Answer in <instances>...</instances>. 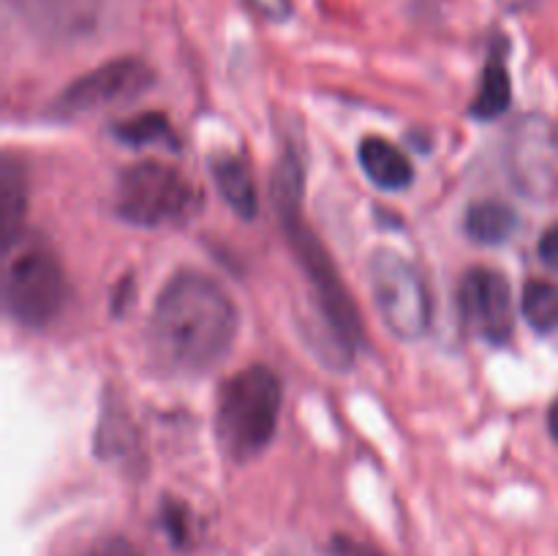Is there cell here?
I'll list each match as a JSON object with an SVG mask.
<instances>
[{"label":"cell","instance_id":"6da1fadb","mask_svg":"<svg viewBox=\"0 0 558 556\" xmlns=\"http://www.w3.org/2000/svg\"><path fill=\"white\" fill-rule=\"evenodd\" d=\"M238 336L232 298L196 270L169 278L153 311V343L158 358L183 374H205L227 358Z\"/></svg>","mask_w":558,"mask_h":556},{"label":"cell","instance_id":"7a4b0ae2","mask_svg":"<svg viewBox=\"0 0 558 556\" xmlns=\"http://www.w3.org/2000/svg\"><path fill=\"white\" fill-rule=\"evenodd\" d=\"M300 191H303V169H300L298 158L287 153L283 161L278 164L276 174H272V202H276L278 216H281L298 262L308 273L316 311L325 322V360L327 363L347 365L352 363L354 349L363 341V325H360V314L357 305L352 303V294L343 289L338 270L332 267L330 254L300 216Z\"/></svg>","mask_w":558,"mask_h":556},{"label":"cell","instance_id":"3957f363","mask_svg":"<svg viewBox=\"0 0 558 556\" xmlns=\"http://www.w3.org/2000/svg\"><path fill=\"white\" fill-rule=\"evenodd\" d=\"M283 390L276 371L248 365L221 385L216 401V442L232 461H251L276 436Z\"/></svg>","mask_w":558,"mask_h":556},{"label":"cell","instance_id":"277c9868","mask_svg":"<svg viewBox=\"0 0 558 556\" xmlns=\"http://www.w3.org/2000/svg\"><path fill=\"white\" fill-rule=\"evenodd\" d=\"M199 202L194 185L174 167L140 161L125 169L114 189V213L136 227H161L189 216Z\"/></svg>","mask_w":558,"mask_h":556},{"label":"cell","instance_id":"5b68a950","mask_svg":"<svg viewBox=\"0 0 558 556\" xmlns=\"http://www.w3.org/2000/svg\"><path fill=\"white\" fill-rule=\"evenodd\" d=\"M368 273L376 309L387 327L407 341L425 336L430 325V294L420 273L392 249H376Z\"/></svg>","mask_w":558,"mask_h":556},{"label":"cell","instance_id":"8992f818","mask_svg":"<svg viewBox=\"0 0 558 556\" xmlns=\"http://www.w3.org/2000/svg\"><path fill=\"white\" fill-rule=\"evenodd\" d=\"M5 311L25 327H44L60 314L65 300V276L47 249H25L14 256L3 281Z\"/></svg>","mask_w":558,"mask_h":556},{"label":"cell","instance_id":"52a82bcc","mask_svg":"<svg viewBox=\"0 0 558 556\" xmlns=\"http://www.w3.org/2000/svg\"><path fill=\"white\" fill-rule=\"evenodd\" d=\"M153 85V69L136 58H120L82 74L74 85L65 87L54 101V112L60 118H76V114L96 112L109 104L129 101L145 93Z\"/></svg>","mask_w":558,"mask_h":556},{"label":"cell","instance_id":"ba28073f","mask_svg":"<svg viewBox=\"0 0 558 556\" xmlns=\"http://www.w3.org/2000/svg\"><path fill=\"white\" fill-rule=\"evenodd\" d=\"M458 309L469 330L477 333L488 343H507L515 327L512 311V289L501 273L490 267H474L463 276L458 289Z\"/></svg>","mask_w":558,"mask_h":556},{"label":"cell","instance_id":"9c48e42d","mask_svg":"<svg viewBox=\"0 0 558 556\" xmlns=\"http://www.w3.org/2000/svg\"><path fill=\"white\" fill-rule=\"evenodd\" d=\"M510 167L518 189L529 196H554L558 191V142L548 120L523 118L510 142Z\"/></svg>","mask_w":558,"mask_h":556},{"label":"cell","instance_id":"30bf717a","mask_svg":"<svg viewBox=\"0 0 558 556\" xmlns=\"http://www.w3.org/2000/svg\"><path fill=\"white\" fill-rule=\"evenodd\" d=\"M27 27L44 38H76L93 31L104 0H9Z\"/></svg>","mask_w":558,"mask_h":556},{"label":"cell","instance_id":"8fae6325","mask_svg":"<svg viewBox=\"0 0 558 556\" xmlns=\"http://www.w3.org/2000/svg\"><path fill=\"white\" fill-rule=\"evenodd\" d=\"M360 167L371 183L385 191H403L414 180V167L407 153L381 136H365L360 142Z\"/></svg>","mask_w":558,"mask_h":556},{"label":"cell","instance_id":"7c38bea8","mask_svg":"<svg viewBox=\"0 0 558 556\" xmlns=\"http://www.w3.org/2000/svg\"><path fill=\"white\" fill-rule=\"evenodd\" d=\"M213 167V180H216L218 191L227 200V205L232 207L238 216L254 218L259 210V196H256V183L254 174H251L248 164L240 156L232 153H223L210 161Z\"/></svg>","mask_w":558,"mask_h":556},{"label":"cell","instance_id":"4fadbf2b","mask_svg":"<svg viewBox=\"0 0 558 556\" xmlns=\"http://www.w3.org/2000/svg\"><path fill=\"white\" fill-rule=\"evenodd\" d=\"M518 227V216L510 205L499 200L474 202L463 218V229L480 245H499L512 238Z\"/></svg>","mask_w":558,"mask_h":556},{"label":"cell","instance_id":"5bb4252c","mask_svg":"<svg viewBox=\"0 0 558 556\" xmlns=\"http://www.w3.org/2000/svg\"><path fill=\"white\" fill-rule=\"evenodd\" d=\"M27 207V185L25 172L20 164L11 156L3 158V169H0V232H3L5 251L14 245L16 234H20L22 221H25Z\"/></svg>","mask_w":558,"mask_h":556},{"label":"cell","instance_id":"9a60e30c","mask_svg":"<svg viewBox=\"0 0 558 556\" xmlns=\"http://www.w3.org/2000/svg\"><path fill=\"white\" fill-rule=\"evenodd\" d=\"M512 98V82L510 71H507L505 58L494 55L483 71V85H480L477 98L472 104V118L477 120H496Z\"/></svg>","mask_w":558,"mask_h":556},{"label":"cell","instance_id":"2e32d148","mask_svg":"<svg viewBox=\"0 0 558 556\" xmlns=\"http://www.w3.org/2000/svg\"><path fill=\"white\" fill-rule=\"evenodd\" d=\"M114 136L131 147L167 145L169 150H178V136L172 134V125L161 112H142L136 118L120 120L114 123Z\"/></svg>","mask_w":558,"mask_h":556},{"label":"cell","instance_id":"e0dca14e","mask_svg":"<svg viewBox=\"0 0 558 556\" xmlns=\"http://www.w3.org/2000/svg\"><path fill=\"white\" fill-rule=\"evenodd\" d=\"M521 311L537 333H550L558 325V289L548 281H529L523 287Z\"/></svg>","mask_w":558,"mask_h":556},{"label":"cell","instance_id":"ac0fdd59","mask_svg":"<svg viewBox=\"0 0 558 556\" xmlns=\"http://www.w3.org/2000/svg\"><path fill=\"white\" fill-rule=\"evenodd\" d=\"M76 556H142V551L120 534H104L87 543Z\"/></svg>","mask_w":558,"mask_h":556},{"label":"cell","instance_id":"d6986e66","mask_svg":"<svg viewBox=\"0 0 558 556\" xmlns=\"http://www.w3.org/2000/svg\"><path fill=\"white\" fill-rule=\"evenodd\" d=\"M248 5L272 22H283L292 14V0H248Z\"/></svg>","mask_w":558,"mask_h":556},{"label":"cell","instance_id":"ffe728a7","mask_svg":"<svg viewBox=\"0 0 558 556\" xmlns=\"http://www.w3.org/2000/svg\"><path fill=\"white\" fill-rule=\"evenodd\" d=\"M163 527L172 534L174 543H183L185 540V510L180 505H169L163 510Z\"/></svg>","mask_w":558,"mask_h":556},{"label":"cell","instance_id":"44dd1931","mask_svg":"<svg viewBox=\"0 0 558 556\" xmlns=\"http://www.w3.org/2000/svg\"><path fill=\"white\" fill-rule=\"evenodd\" d=\"M539 259H543L550 270H558V223L539 238Z\"/></svg>","mask_w":558,"mask_h":556},{"label":"cell","instance_id":"7402d4cb","mask_svg":"<svg viewBox=\"0 0 558 556\" xmlns=\"http://www.w3.org/2000/svg\"><path fill=\"white\" fill-rule=\"evenodd\" d=\"M336 556H381L379 551L368 548V545H360L354 543V540H336Z\"/></svg>","mask_w":558,"mask_h":556},{"label":"cell","instance_id":"603a6c76","mask_svg":"<svg viewBox=\"0 0 558 556\" xmlns=\"http://www.w3.org/2000/svg\"><path fill=\"white\" fill-rule=\"evenodd\" d=\"M548 428H550V434H554V439L558 442V398L554 401V407H550V414H548Z\"/></svg>","mask_w":558,"mask_h":556}]
</instances>
